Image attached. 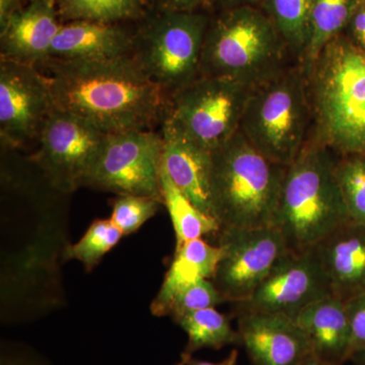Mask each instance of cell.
<instances>
[{
    "label": "cell",
    "instance_id": "obj_28",
    "mask_svg": "<svg viewBox=\"0 0 365 365\" xmlns=\"http://www.w3.org/2000/svg\"><path fill=\"white\" fill-rule=\"evenodd\" d=\"M163 204L162 200L151 197L118 196L110 220L123 235H129L150 220Z\"/></svg>",
    "mask_w": 365,
    "mask_h": 365
},
{
    "label": "cell",
    "instance_id": "obj_14",
    "mask_svg": "<svg viewBox=\"0 0 365 365\" xmlns=\"http://www.w3.org/2000/svg\"><path fill=\"white\" fill-rule=\"evenodd\" d=\"M237 332L254 365H299L313 354L295 319L280 313H239Z\"/></svg>",
    "mask_w": 365,
    "mask_h": 365
},
{
    "label": "cell",
    "instance_id": "obj_36",
    "mask_svg": "<svg viewBox=\"0 0 365 365\" xmlns=\"http://www.w3.org/2000/svg\"><path fill=\"white\" fill-rule=\"evenodd\" d=\"M299 365H340L335 364V362L329 361V360L321 359V357L316 356V355L311 354L307 356L304 361Z\"/></svg>",
    "mask_w": 365,
    "mask_h": 365
},
{
    "label": "cell",
    "instance_id": "obj_33",
    "mask_svg": "<svg viewBox=\"0 0 365 365\" xmlns=\"http://www.w3.org/2000/svg\"><path fill=\"white\" fill-rule=\"evenodd\" d=\"M26 0H0V33L4 31L14 14L25 6Z\"/></svg>",
    "mask_w": 365,
    "mask_h": 365
},
{
    "label": "cell",
    "instance_id": "obj_8",
    "mask_svg": "<svg viewBox=\"0 0 365 365\" xmlns=\"http://www.w3.org/2000/svg\"><path fill=\"white\" fill-rule=\"evenodd\" d=\"M252 86L215 76H199L170 98L167 116L211 153L240 130Z\"/></svg>",
    "mask_w": 365,
    "mask_h": 365
},
{
    "label": "cell",
    "instance_id": "obj_7",
    "mask_svg": "<svg viewBox=\"0 0 365 365\" xmlns=\"http://www.w3.org/2000/svg\"><path fill=\"white\" fill-rule=\"evenodd\" d=\"M208 16L158 11L135 34L133 56L168 98L200 76Z\"/></svg>",
    "mask_w": 365,
    "mask_h": 365
},
{
    "label": "cell",
    "instance_id": "obj_37",
    "mask_svg": "<svg viewBox=\"0 0 365 365\" xmlns=\"http://www.w3.org/2000/svg\"><path fill=\"white\" fill-rule=\"evenodd\" d=\"M1 365H36L32 362L23 359H2Z\"/></svg>",
    "mask_w": 365,
    "mask_h": 365
},
{
    "label": "cell",
    "instance_id": "obj_26",
    "mask_svg": "<svg viewBox=\"0 0 365 365\" xmlns=\"http://www.w3.org/2000/svg\"><path fill=\"white\" fill-rule=\"evenodd\" d=\"M123 237L121 230L111 220H98L91 223L85 235L76 244L64 250L66 260H78L86 270H93L103 257L120 242Z\"/></svg>",
    "mask_w": 365,
    "mask_h": 365
},
{
    "label": "cell",
    "instance_id": "obj_11",
    "mask_svg": "<svg viewBox=\"0 0 365 365\" xmlns=\"http://www.w3.org/2000/svg\"><path fill=\"white\" fill-rule=\"evenodd\" d=\"M216 235L223 253L210 280L227 302L235 304L249 299L290 251L275 227L220 228Z\"/></svg>",
    "mask_w": 365,
    "mask_h": 365
},
{
    "label": "cell",
    "instance_id": "obj_20",
    "mask_svg": "<svg viewBox=\"0 0 365 365\" xmlns=\"http://www.w3.org/2000/svg\"><path fill=\"white\" fill-rule=\"evenodd\" d=\"M222 247L196 239L175 250L174 260L160 292L151 304L153 314L168 316L170 304L181 290L197 280L211 279L222 257Z\"/></svg>",
    "mask_w": 365,
    "mask_h": 365
},
{
    "label": "cell",
    "instance_id": "obj_15",
    "mask_svg": "<svg viewBox=\"0 0 365 365\" xmlns=\"http://www.w3.org/2000/svg\"><path fill=\"white\" fill-rule=\"evenodd\" d=\"M160 133L163 170L199 210L215 218L211 200L212 153L192 140L167 115Z\"/></svg>",
    "mask_w": 365,
    "mask_h": 365
},
{
    "label": "cell",
    "instance_id": "obj_32",
    "mask_svg": "<svg viewBox=\"0 0 365 365\" xmlns=\"http://www.w3.org/2000/svg\"><path fill=\"white\" fill-rule=\"evenodd\" d=\"M155 1H157L158 11L194 13L217 0H155Z\"/></svg>",
    "mask_w": 365,
    "mask_h": 365
},
{
    "label": "cell",
    "instance_id": "obj_6",
    "mask_svg": "<svg viewBox=\"0 0 365 365\" xmlns=\"http://www.w3.org/2000/svg\"><path fill=\"white\" fill-rule=\"evenodd\" d=\"M239 131L271 162L288 167L297 160L314 131L309 76L300 62L254 86Z\"/></svg>",
    "mask_w": 365,
    "mask_h": 365
},
{
    "label": "cell",
    "instance_id": "obj_24",
    "mask_svg": "<svg viewBox=\"0 0 365 365\" xmlns=\"http://www.w3.org/2000/svg\"><path fill=\"white\" fill-rule=\"evenodd\" d=\"M360 0H314L311 30L306 51L300 63L306 68L334 38L344 32Z\"/></svg>",
    "mask_w": 365,
    "mask_h": 365
},
{
    "label": "cell",
    "instance_id": "obj_23",
    "mask_svg": "<svg viewBox=\"0 0 365 365\" xmlns=\"http://www.w3.org/2000/svg\"><path fill=\"white\" fill-rule=\"evenodd\" d=\"M314 4V0H262L260 4L297 62L309 43Z\"/></svg>",
    "mask_w": 365,
    "mask_h": 365
},
{
    "label": "cell",
    "instance_id": "obj_16",
    "mask_svg": "<svg viewBox=\"0 0 365 365\" xmlns=\"http://www.w3.org/2000/svg\"><path fill=\"white\" fill-rule=\"evenodd\" d=\"M59 23L58 0H32L0 33V59L40 67L49 59Z\"/></svg>",
    "mask_w": 365,
    "mask_h": 365
},
{
    "label": "cell",
    "instance_id": "obj_19",
    "mask_svg": "<svg viewBox=\"0 0 365 365\" xmlns=\"http://www.w3.org/2000/svg\"><path fill=\"white\" fill-rule=\"evenodd\" d=\"M294 319L314 355L338 364L350 359L351 331L344 300L329 295L304 307Z\"/></svg>",
    "mask_w": 365,
    "mask_h": 365
},
{
    "label": "cell",
    "instance_id": "obj_9",
    "mask_svg": "<svg viewBox=\"0 0 365 365\" xmlns=\"http://www.w3.org/2000/svg\"><path fill=\"white\" fill-rule=\"evenodd\" d=\"M163 150L160 131L107 134L83 187L112 192L118 196L151 197L163 201Z\"/></svg>",
    "mask_w": 365,
    "mask_h": 365
},
{
    "label": "cell",
    "instance_id": "obj_34",
    "mask_svg": "<svg viewBox=\"0 0 365 365\" xmlns=\"http://www.w3.org/2000/svg\"><path fill=\"white\" fill-rule=\"evenodd\" d=\"M181 357L186 361V365H237L239 352H237V350H232V351H230V354L227 355V359L220 362L202 361V360L193 359L192 355L185 354V353H182Z\"/></svg>",
    "mask_w": 365,
    "mask_h": 365
},
{
    "label": "cell",
    "instance_id": "obj_10",
    "mask_svg": "<svg viewBox=\"0 0 365 365\" xmlns=\"http://www.w3.org/2000/svg\"><path fill=\"white\" fill-rule=\"evenodd\" d=\"M107 134L76 115L55 108L30 158L45 181L60 194L83 187Z\"/></svg>",
    "mask_w": 365,
    "mask_h": 365
},
{
    "label": "cell",
    "instance_id": "obj_18",
    "mask_svg": "<svg viewBox=\"0 0 365 365\" xmlns=\"http://www.w3.org/2000/svg\"><path fill=\"white\" fill-rule=\"evenodd\" d=\"M134 43L135 34L128 32L119 24L66 21L53 41L48 60L97 61L117 58L133 54Z\"/></svg>",
    "mask_w": 365,
    "mask_h": 365
},
{
    "label": "cell",
    "instance_id": "obj_39",
    "mask_svg": "<svg viewBox=\"0 0 365 365\" xmlns=\"http://www.w3.org/2000/svg\"><path fill=\"white\" fill-rule=\"evenodd\" d=\"M176 365H186V361H185V360L181 357V361H180L179 364H177Z\"/></svg>",
    "mask_w": 365,
    "mask_h": 365
},
{
    "label": "cell",
    "instance_id": "obj_27",
    "mask_svg": "<svg viewBox=\"0 0 365 365\" xmlns=\"http://www.w3.org/2000/svg\"><path fill=\"white\" fill-rule=\"evenodd\" d=\"M336 178L350 217L365 225V157L338 155Z\"/></svg>",
    "mask_w": 365,
    "mask_h": 365
},
{
    "label": "cell",
    "instance_id": "obj_25",
    "mask_svg": "<svg viewBox=\"0 0 365 365\" xmlns=\"http://www.w3.org/2000/svg\"><path fill=\"white\" fill-rule=\"evenodd\" d=\"M145 0H58L63 21H95L119 24L143 16Z\"/></svg>",
    "mask_w": 365,
    "mask_h": 365
},
{
    "label": "cell",
    "instance_id": "obj_38",
    "mask_svg": "<svg viewBox=\"0 0 365 365\" xmlns=\"http://www.w3.org/2000/svg\"><path fill=\"white\" fill-rule=\"evenodd\" d=\"M351 359L355 360L357 365H365V348L354 353Z\"/></svg>",
    "mask_w": 365,
    "mask_h": 365
},
{
    "label": "cell",
    "instance_id": "obj_12",
    "mask_svg": "<svg viewBox=\"0 0 365 365\" xmlns=\"http://www.w3.org/2000/svg\"><path fill=\"white\" fill-rule=\"evenodd\" d=\"M51 90L37 66L0 59V141L6 150H21L39 138L54 111Z\"/></svg>",
    "mask_w": 365,
    "mask_h": 365
},
{
    "label": "cell",
    "instance_id": "obj_2",
    "mask_svg": "<svg viewBox=\"0 0 365 365\" xmlns=\"http://www.w3.org/2000/svg\"><path fill=\"white\" fill-rule=\"evenodd\" d=\"M306 71L314 108L313 138L337 155L365 157V53L339 35Z\"/></svg>",
    "mask_w": 365,
    "mask_h": 365
},
{
    "label": "cell",
    "instance_id": "obj_1",
    "mask_svg": "<svg viewBox=\"0 0 365 365\" xmlns=\"http://www.w3.org/2000/svg\"><path fill=\"white\" fill-rule=\"evenodd\" d=\"M43 68L55 108L106 134L153 130L162 125L169 98L133 54L97 61L48 60Z\"/></svg>",
    "mask_w": 365,
    "mask_h": 365
},
{
    "label": "cell",
    "instance_id": "obj_17",
    "mask_svg": "<svg viewBox=\"0 0 365 365\" xmlns=\"http://www.w3.org/2000/svg\"><path fill=\"white\" fill-rule=\"evenodd\" d=\"M331 290L348 300L365 292V225L346 223L314 248Z\"/></svg>",
    "mask_w": 365,
    "mask_h": 365
},
{
    "label": "cell",
    "instance_id": "obj_22",
    "mask_svg": "<svg viewBox=\"0 0 365 365\" xmlns=\"http://www.w3.org/2000/svg\"><path fill=\"white\" fill-rule=\"evenodd\" d=\"M176 323L188 336L185 354L210 348L218 350L228 345L241 343L240 334L230 325L225 314L216 311L215 307L191 312L177 319Z\"/></svg>",
    "mask_w": 365,
    "mask_h": 365
},
{
    "label": "cell",
    "instance_id": "obj_3",
    "mask_svg": "<svg viewBox=\"0 0 365 365\" xmlns=\"http://www.w3.org/2000/svg\"><path fill=\"white\" fill-rule=\"evenodd\" d=\"M338 155L314 138L288 165L274 227L290 251L314 249L351 222L337 178Z\"/></svg>",
    "mask_w": 365,
    "mask_h": 365
},
{
    "label": "cell",
    "instance_id": "obj_31",
    "mask_svg": "<svg viewBox=\"0 0 365 365\" xmlns=\"http://www.w3.org/2000/svg\"><path fill=\"white\" fill-rule=\"evenodd\" d=\"M341 35L365 53V0H360Z\"/></svg>",
    "mask_w": 365,
    "mask_h": 365
},
{
    "label": "cell",
    "instance_id": "obj_13",
    "mask_svg": "<svg viewBox=\"0 0 365 365\" xmlns=\"http://www.w3.org/2000/svg\"><path fill=\"white\" fill-rule=\"evenodd\" d=\"M332 294L314 250L289 251L237 309L239 313H280L294 319L304 307Z\"/></svg>",
    "mask_w": 365,
    "mask_h": 365
},
{
    "label": "cell",
    "instance_id": "obj_21",
    "mask_svg": "<svg viewBox=\"0 0 365 365\" xmlns=\"http://www.w3.org/2000/svg\"><path fill=\"white\" fill-rule=\"evenodd\" d=\"M160 189L163 204L169 211L176 234V249L185 242L220 232L222 228L220 222L199 210L178 188L163 168L160 170Z\"/></svg>",
    "mask_w": 365,
    "mask_h": 365
},
{
    "label": "cell",
    "instance_id": "obj_35",
    "mask_svg": "<svg viewBox=\"0 0 365 365\" xmlns=\"http://www.w3.org/2000/svg\"><path fill=\"white\" fill-rule=\"evenodd\" d=\"M222 4L223 9L242 6H254L260 7L262 0H217Z\"/></svg>",
    "mask_w": 365,
    "mask_h": 365
},
{
    "label": "cell",
    "instance_id": "obj_40",
    "mask_svg": "<svg viewBox=\"0 0 365 365\" xmlns=\"http://www.w3.org/2000/svg\"><path fill=\"white\" fill-rule=\"evenodd\" d=\"M26 2L32 1V0H26Z\"/></svg>",
    "mask_w": 365,
    "mask_h": 365
},
{
    "label": "cell",
    "instance_id": "obj_5",
    "mask_svg": "<svg viewBox=\"0 0 365 365\" xmlns=\"http://www.w3.org/2000/svg\"><path fill=\"white\" fill-rule=\"evenodd\" d=\"M287 169L261 155L240 131L212 151L211 200L220 227H274Z\"/></svg>",
    "mask_w": 365,
    "mask_h": 365
},
{
    "label": "cell",
    "instance_id": "obj_29",
    "mask_svg": "<svg viewBox=\"0 0 365 365\" xmlns=\"http://www.w3.org/2000/svg\"><path fill=\"white\" fill-rule=\"evenodd\" d=\"M225 302L227 300L220 294L212 281L203 278L184 288L175 297L168 316L176 321L180 317L191 312L215 307Z\"/></svg>",
    "mask_w": 365,
    "mask_h": 365
},
{
    "label": "cell",
    "instance_id": "obj_30",
    "mask_svg": "<svg viewBox=\"0 0 365 365\" xmlns=\"http://www.w3.org/2000/svg\"><path fill=\"white\" fill-rule=\"evenodd\" d=\"M346 312L349 319L350 359L352 355L365 348V292L345 302Z\"/></svg>",
    "mask_w": 365,
    "mask_h": 365
},
{
    "label": "cell",
    "instance_id": "obj_4",
    "mask_svg": "<svg viewBox=\"0 0 365 365\" xmlns=\"http://www.w3.org/2000/svg\"><path fill=\"white\" fill-rule=\"evenodd\" d=\"M292 59L287 43L261 7H232L209 23L200 76L230 78L254 88L294 64Z\"/></svg>",
    "mask_w": 365,
    "mask_h": 365
}]
</instances>
